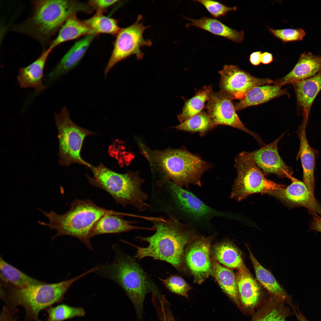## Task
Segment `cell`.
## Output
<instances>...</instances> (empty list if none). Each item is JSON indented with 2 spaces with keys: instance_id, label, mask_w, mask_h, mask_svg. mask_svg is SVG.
<instances>
[{
  "instance_id": "1",
  "label": "cell",
  "mask_w": 321,
  "mask_h": 321,
  "mask_svg": "<svg viewBox=\"0 0 321 321\" xmlns=\"http://www.w3.org/2000/svg\"><path fill=\"white\" fill-rule=\"evenodd\" d=\"M168 215L166 219L151 221L155 229L153 234L136 237L140 241L147 243V247L128 243L136 248V257L138 259L151 257L166 262L179 270L182 268L186 246L196 237L190 226L181 223L173 215Z\"/></svg>"
},
{
  "instance_id": "2",
  "label": "cell",
  "mask_w": 321,
  "mask_h": 321,
  "mask_svg": "<svg viewBox=\"0 0 321 321\" xmlns=\"http://www.w3.org/2000/svg\"><path fill=\"white\" fill-rule=\"evenodd\" d=\"M30 16L12 30L33 38L43 45L50 42L67 19L79 12L90 13L88 4L74 0H41L33 2Z\"/></svg>"
},
{
  "instance_id": "3",
  "label": "cell",
  "mask_w": 321,
  "mask_h": 321,
  "mask_svg": "<svg viewBox=\"0 0 321 321\" xmlns=\"http://www.w3.org/2000/svg\"><path fill=\"white\" fill-rule=\"evenodd\" d=\"M115 257L111 263L100 266L96 272L113 281L123 289L133 303L139 321H143L144 301L149 293L160 299L157 285L133 257L114 246Z\"/></svg>"
},
{
  "instance_id": "4",
  "label": "cell",
  "mask_w": 321,
  "mask_h": 321,
  "mask_svg": "<svg viewBox=\"0 0 321 321\" xmlns=\"http://www.w3.org/2000/svg\"><path fill=\"white\" fill-rule=\"evenodd\" d=\"M139 147L150 164L162 174L163 180H170L182 188L190 184L201 186L202 176L212 166L185 148L152 150L143 143Z\"/></svg>"
},
{
  "instance_id": "5",
  "label": "cell",
  "mask_w": 321,
  "mask_h": 321,
  "mask_svg": "<svg viewBox=\"0 0 321 321\" xmlns=\"http://www.w3.org/2000/svg\"><path fill=\"white\" fill-rule=\"evenodd\" d=\"M40 210L48 219L49 222L46 223L40 221L39 223L56 232L52 239L61 235L73 236L78 238L90 250H93L91 242V230L98 220L107 215H127L99 207L89 199L74 200L71 202L69 209L62 214L53 211L47 212Z\"/></svg>"
},
{
  "instance_id": "6",
  "label": "cell",
  "mask_w": 321,
  "mask_h": 321,
  "mask_svg": "<svg viewBox=\"0 0 321 321\" xmlns=\"http://www.w3.org/2000/svg\"><path fill=\"white\" fill-rule=\"evenodd\" d=\"M90 169L93 176L86 174L89 183L101 188L110 194L118 204L125 207L127 205L135 207L140 212L150 207L146 202L148 196L141 186L144 180L139 171H128L119 173L111 170L103 163Z\"/></svg>"
},
{
  "instance_id": "7",
  "label": "cell",
  "mask_w": 321,
  "mask_h": 321,
  "mask_svg": "<svg viewBox=\"0 0 321 321\" xmlns=\"http://www.w3.org/2000/svg\"><path fill=\"white\" fill-rule=\"evenodd\" d=\"M88 273L86 271L73 278L58 283L45 282L23 288L1 284V295L13 306L24 308L26 312V321H37L41 310L62 300L72 284Z\"/></svg>"
},
{
  "instance_id": "8",
  "label": "cell",
  "mask_w": 321,
  "mask_h": 321,
  "mask_svg": "<svg viewBox=\"0 0 321 321\" xmlns=\"http://www.w3.org/2000/svg\"><path fill=\"white\" fill-rule=\"evenodd\" d=\"M54 117L58 134L59 165L68 167L76 163L90 168L92 166L82 158L81 152L85 139L95 133L74 123L66 106L59 113H54Z\"/></svg>"
},
{
  "instance_id": "9",
  "label": "cell",
  "mask_w": 321,
  "mask_h": 321,
  "mask_svg": "<svg viewBox=\"0 0 321 321\" xmlns=\"http://www.w3.org/2000/svg\"><path fill=\"white\" fill-rule=\"evenodd\" d=\"M237 176L230 197L240 201L249 195L260 193L269 194L285 185L267 179L260 169L243 152L235 159Z\"/></svg>"
},
{
  "instance_id": "10",
  "label": "cell",
  "mask_w": 321,
  "mask_h": 321,
  "mask_svg": "<svg viewBox=\"0 0 321 321\" xmlns=\"http://www.w3.org/2000/svg\"><path fill=\"white\" fill-rule=\"evenodd\" d=\"M142 21V16L138 15L134 23L121 29L116 35L111 54L104 69L105 78L111 70L121 61L132 56L138 60L142 59L144 55L141 48L152 45L150 40L144 37V31L149 26H145Z\"/></svg>"
},
{
  "instance_id": "11",
  "label": "cell",
  "mask_w": 321,
  "mask_h": 321,
  "mask_svg": "<svg viewBox=\"0 0 321 321\" xmlns=\"http://www.w3.org/2000/svg\"><path fill=\"white\" fill-rule=\"evenodd\" d=\"M170 199L176 208L193 219L198 221L216 216L226 217V213L205 204L194 194L171 181H163Z\"/></svg>"
},
{
  "instance_id": "12",
  "label": "cell",
  "mask_w": 321,
  "mask_h": 321,
  "mask_svg": "<svg viewBox=\"0 0 321 321\" xmlns=\"http://www.w3.org/2000/svg\"><path fill=\"white\" fill-rule=\"evenodd\" d=\"M221 75V92L232 100H242L253 88L273 83L269 78L254 76L235 65L225 64L218 72Z\"/></svg>"
},
{
  "instance_id": "13",
  "label": "cell",
  "mask_w": 321,
  "mask_h": 321,
  "mask_svg": "<svg viewBox=\"0 0 321 321\" xmlns=\"http://www.w3.org/2000/svg\"><path fill=\"white\" fill-rule=\"evenodd\" d=\"M232 100L221 91L211 93L206 107L215 126L226 125L241 130L251 135L259 144H262L259 136L248 130L242 122Z\"/></svg>"
},
{
  "instance_id": "14",
  "label": "cell",
  "mask_w": 321,
  "mask_h": 321,
  "mask_svg": "<svg viewBox=\"0 0 321 321\" xmlns=\"http://www.w3.org/2000/svg\"><path fill=\"white\" fill-rule=\"evenodd\" d=\"M211 240L196 237L185 251L183 260L192 273L196 283H202L213 274L210 258Z\"/></svg>"
},
{
  "instance_id": "15",
  "label": "cell",
  "mask_w": 321,
  "mask_h": 321,
  "mask_svg": "<svg viewBox=\"0 0 321 321\" xmlns=\"http://www.w3.org/2000/svg\"><path fill=\"white\" fill-rule=\"evenodd\" d=\"M283 135L258 150L243 152L266 173L273 174L279 177H287L291 180L293 177V170L282 160L277 148L278 142Z\"/></svg>"
},
{
  "instance_id": "16",
  "label": "cell",
  "mask_w": 321,
  "mask_h": 321,
  "mask_svg": "<svg viewBox=\"0 0 321 321\" xmlns=\"http://www.w3.org/2000/svg\"><path fill=\"white\" fill-rule=\"evenodd\" d=\"M288 186L276 190L269 194L280 200L290 207H306L313 215L319 213L318 204L313 195L303 182L292 177Z\"/></svg>"
},
{
  "instance_id": "17",
  "label": "cell",
  "mask_w": 321,
  "mask_h": 321,
  "mask_svg": "<svg viewBox=\"0 0 321 321\" xmlns=\"http://www.w3.org/2000/svg\"><path fill=\"white\" fill-rule=\"evenodd\" d=\"M321 70V55H315L305 52L299 58L293 69L282 78L276 79L273 84L282 87L286 84L295 82L310 78Z\"/></svg>"
},
{
  "instance_id": "18",
  "label": "cell",
  "mask_w": 321,
  "mask_h": 321,
  "mask_svg": "<svg viewBox=\"0 0 321 321\" xmlns=\"http://www.w3.org/2000/svg\"><path fill=\"white\" fill-rule=\"evenodd\" d=\"M297 99V110L307 122L312 103L321 89V70L314 76L292 84Z\"/></svg>"
},
{
  "instance_id": "19",
  "label": "cell",
  "mask_w": 321,
  "mask_h": 321,
  "mask_svg": "<svg viewBox=\"0 0 321 321\" xmlns=\"http://www.w3.org/2000/svg\"><path fill=\"white\" fill-rule=\"evenodd\" d=\"M53 50L48 48L35 61L28 66L19 69L17 80L21 87L33 88L38 92L46 88L42 82L44 70L48 58Z\"/></svg>"
},
{
  "instance_id": "20",
  "label": "cell",
  "mask_w": 321,
  "mask_h": 321,
  "mask_svg": "<svg viewBox=\"0 0 321 321\" xmlns=\"http://www.w3.org/2000/svg\"><path fill=\"white\" fill-rule=\"evenodd\" d=\"M95 36L89 35L76 42L49 74L48 80H55L76 66L84 55Z\"/></svg>"
},
{
  "instance_id": "21",
  "label": "cell",
  "mask_w": 321,
  "mask_h": 321,
  "mask_svg": "<svg viewBox=\"0 0 321 321\" xmlns=\"http://www.w3.org/2000/svg\"><path fill=\"white\" fill-rule=\"evenodd\" d=\"M238 270L236 278L241 306L247 310L253 309L260 301V287L245 265Z\"/></svg>"
},
{
  "instance_id": "22",
  "label": "cell",
  "mask_w": 321,
  "mask_h": 321,
  "mask_svg": "<svg viewBox=\"0 0 321 321\" xmlns=\"http://www.w3.org/2000/svg\"><path fill=\"white\" fill-rule=\"evenodd\" d=\"M307 124L302 123L298 130L300 141L298 155L303 170V182L314 195L315 188L314 169L316 151L309 145L306 136Z\"/></svg>"
},
{
  "instance_id": "23",
  "label": "cell",
  "mask_w": 321,
  "mask_h": 321,
  "mask_svg": "<svg viewBox=\"0 0 321 321\" xmlns=\"http://www.w3.org/2000/svg\"><path fill=\"white\" fill-rule=\"evenodd\" d=\"M123 215H105L94 224L91 230V237L99 235L107 234H119L135 229H146L155 231L151 228L135 226V222L126 220Z\"/></svg>"
},
{
  "instance_id": "24",
  "label": "cell",
  "mask_w": 321,
  "mask_h": 321,
  "mask_svg": "<svg viewBox=\"0 0 321 321\" xmlns=\"http://www.w3.org/2000/svg\"><path fill=\"white\" fill-rule=\"evenodd\" d=\"M184 18L191 22L186 25V27L195 26L235 43H240L244 40V34L243 31H238L233 29L216 19L205 16L197 19L185 17Z\"/></svg>"
},
{
  "instance_id": "25",
  "label": "cell",
  "mask_w": 321,
  "mask_h": 321,
  "mask_svg": "<svg viewBox=\"0 0 321 321\" xmlns=\"http://www.w3.org/2000/svg\"><path fill=\"white\" fill-rule=\"evenodd\" d=\"M287 93L285 89L274 84H267L254 87L251 89L244 97L235 105L236 111L267 102Z\"/></svg>"
},
{
  "instance_id": "26",
  "label": "cell",
  "mask_w": 321,
  "mask_h": 321,
  "mask_svg": "<svg viewBox=\"0 0 321 321\" xmlns=\"http://www.w3.org/2000/svg\"><path fill=\"white\" fill-rule=\"evenodd\" d=\"M76 14L72 15L67 19L59 31L56 37L51 41L49 48L53 49L62 43L82 36L95 35L84 21L78 18Z\"/></svg>"
},
{
  "instance_id": "27",
  "label": "cell",
  "mask_w": 321,
  "mask_h": 321,
  "mask_svg": "<svg viewBox=\"0 0 321 321\" xmlns=\"http://www.w3.org/2000/svg\"><path fill=\"white\" fill-rule=\"evenodd\" d=\"M282 300L272 297L253 314L250 321H288L292 314Z\"/></svg>"
},
{
  "instance_id": "28",
  "label": "cell",
  "mask_w": 321,
  "mask_h": 321,
  "mask_svg": "<svg viewBox=\"0 0 321 321\" xmlns=\"http://www.w3.org/2000/svg\"><path fill=\"white\" fill-rule=\"evenodd\" d=\"M213 274L223 291L239 307H241L236 276L232 271L218 262H211Z\"/></svg>"
},
{
  "instance_id": "29",
  "label": "cell",
  "mask_w": 321,
  "mask_h": 321,
  "mask_svg": "<svg viewBox=\"0 0 321 321\" xmlns=\"http://www.w3.org/2000/svg\"><path fill=\"white\" fill-rule=\"evenodd\" d=\"M250 258L253 264L257 278L261 284L272 295L290 304L291 302L287 299V295L281 287L272 274L263 267L258 262L247 247Z\"/></svg>"
},
{
  "instance_id": "30",
  "label": "cell",
  "mask_w": 321,
  "mask_h": 321,
  "mask_svg": "<svg viewBox=\"0 0 321 321\" xmlns=\"http://www.w3.org/2000/svg\"><path fill=\"white\" fill-rule=\"evenodd\" d=\"M1 283L19 288L44 283L45 282L32 278L23 273L0 258Z\"/></svg>"
},
{
  "instance_id": "31",
  "label": "cell",
  "mask_w": 321,
  "mask_h": 321,
  "mask_svg": "<svg viewBox=\"0 0 321 321\" xmlns=\"http://www.w3.org/2000/svg\"><path fill=\"white\" fill-rule=\"evenodd\" d=\"M213 254L217 261L227 267L239 270L245 265L240 251L230 242L216 244L214 247Z\"/></svg>"
},
{
  "instance_id": "32",
  "label": "cell",
  "mask_w": 321,
  "mask_h": 321,
  "mask_svg": "<svg viewBox=\"0 0 321 321\" xmlns=\"http://www.w3.org/2000/svg\"><path fill=\"white\" fill-rule=\"evenodd\" d=\"M211 86H205L192 98L185 103L181 113L177 115L181 123L202 111L205 102L208 101L212 92Z\"/></svg>"
},
{
  "instance_id": "33",
  "label": "cell",
  "mask_w": 321,
  "mask_h": 321,
  "mask_svg": "<svg viewBox=\"0 0 321 321\" xmlns=\"http://www.w3.org/2000/svg\"><path fill=\"white\" fill-rule=\"evenodd\" d=\"M84 21L95 35L106 34L116 36L121 29L116 19L106 16L101 12H97Z\"/></svg>"
},
{
  "instance_id": "34",
  "label": "cell",
  "mask_w": 321,
  "mask_h": 321,
  "mask_svg": "<svg viewBox=\"0 0 321 321\" xmlns=\"http://www.w3.org/2000/svg\"><path fill=\"white\" fill-rule=\"evenodd\" d=\"M216 127L207 112L201 111L174 128L185 131L199 132L202 136Z\"/></svg>"
},
{
  "instance_id": "35",
  "label": "cell",
  "mask_w": 321,
  "mask_h": 321,
  "mask_svg": "<svg viewBox=\"0 0 321 321\" xmlns=\"http://www.w3.org/2000/svg\"><path fill=\"white\" fill-rule=\"evenodd\" d=\"M47 312L48 315L47 321H63L75 317H83L86 314L84 309L81 307L65 304L50 307Z\"/></svg>"
},
{
  "instance_id": "36",
  "label": "cell",
  "mask_w": 321,
  "mask_h": 321,
  "mask_svg": "<svg viewBox=\"0 0 321 321\" xmlns=\"http://www.w3.org/2000/svg\"><path fill=\"white\" fill-rule=\"evenodd\" d=\"M158 279L171 292L188 298V293L191 287L181 277L174 275L165 279L160 278Z\"/></svg>"
},
{
  "instance_id": "37",
  "label": "cell",
  "mask_w": 321,
  "mask_h": 321,
  "mask_svg": "<svg viewBox=\"0 0 321 321\" xmlns=\"http://www.w3.org/2000/svg\"><path fill=\"white\" fill-rule=\"evenodd\" d=\"M267 27L269 32L283 43L301 41L306 35L305 31L301 28L275 29Z\"/></svg>"
},
{
  "instance_id": "38",
  "label": "cell",
  "mask_w": 321,
  "mask_h": 321,
  "mask_svg": "<svg viewBox=\"0 0 321 321\" xmlns=\"http://www.w3.org/2000/svg\"><path fill=\"white\" fill-rule=\"evenodd\" d=\"M193 1L202 5L215 18L225 17L229 12L235 11L237 9V6L229 7L219 2L215 1L196 0Z\"/></svg>"
},
{
  "instance_id": "39",
  "label": "cell",
  "mask_w": 321,
  "mask_h": 321,
  "mask_svg": "<svg viewBox=\"0 0 321 321\" xmlns=\"http://www.w3.org/2000/svg\"><path fill=\"white\" fill-rule=\"evenodd\" d=\"M152 302L156 310L159 321H175L169 303L164 295H162L159 299L155 296H152Z\"/></svg>"
},
{
  "instance_id": "40",
  "label": "cell",
  "mask_w": 321,
  "mask_h": 321,
  "mask_svg": "<svg viewBox=\"0 0 321 321\" xmlns=\"http://www.w3.org/2000/svg\"><path fill=\"white\" fill-rule=\"evenodd\" d=\"M119 1L118 0H94L89 1L88 4L93 10L103 13Z\"/></svg>"
},
{
  "instance_id": "41",
  "label": "cell",
  "mask_w": 321,
  "mask_h": 321,
  "mask_svg": "<svg viewBox=\"0 0 321 321\" xmlns=\"http://www.w3.org/2000/svg\"><path fill=\"white\" fill-rule=\"evenodd\" d=\"M313 216L310 226L311 229L321 232V214L317 213L313 215Z\"/></svg>"
},
{
  "instance_id": "42",
  "label": "cell",
  "mask_w": 321,
  "mask_h": 321,
  "mask_svg": "<svg viewBox=\"0 0 321 321\" xmlns=\"http://www.w3.org/2000/svg\"><path fill=\"white\" fill-rule=\"evenodd\" d=\"M262 52L257 51L252 53L249 56V61L251 63L255 66L259 65L261 62V55Z\"/></svg>"
},
{
  "instance_id": "43",
  "label": "cell",
  "mask_w": 321,
  "mask_h": 321,
  "mask_svg": "<svg viewBox=\"0 0 321 321\" xmlns=\"http://www.w3.org/2000/svg\"><path fill=\"white\" fill-rule=\"evenodd\" d=\"M273 60L272 54L269 52H265L262 53L261 55V63L265 64H269Z\"/></svg>"
},
{
  "instance_id": "44",
  "label": "cell",
  "mask_w": 321,
  "mask_h": 321,
  "mask_svg": "<svg viewBox=\"0 0 321 321\" xmlns=\"http://www.w3.org/2000/svg\"><path fill=\"white\" fill-rule=\"evenodd\" d=\"M291 305V306L293 307V310L299 321H309L304 316V315L300 311L297 306H293L292 304Z\"/></svg>"
},
{
  "instance_id": "45",
  "label": "cell",
  "mask_w": 321,
  "mask_h": 321,
  "mask_svg": "<svg viewBox=\"0 0 321 321\" xmlns=\"http://www.w3.org/2000/svg\"><path fill=\"white\" fill-rule=\"evenodd\" d=\"M37 321H39V320H37Z\"/></svg>"
}]
</instances>
